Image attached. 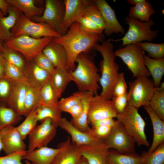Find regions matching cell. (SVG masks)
Returning <instances> with one entry per match:
<instances>
[{
    "label": "cell",
    "mask_w": 164,
    "mask_h": 164,
    "mask_svg": "<svg viewBox=\"0 0 164 164\" xmlns=\"http://www.w3.org/2000/svg\"><path fill=\"white\" fill-rule=\"evenodd\" d=\"M38 121L35 109L30 112L26 116L24 120L16 127L23 140L34 130Z\"/></svg>",
    "instance_id": "d590c367"
},
{
    "label": "cell",
    "mask_w": 164,
    "mask_h": 164,
    "mask_svg": "<svg viewBox=\"0 0 164 164\" xmlns=\"http://www.w3.org/2000/svg\"><path fill=\"white\" fill-rule=\"evenodd\" d=\"M23 72L30 85L40 89L50 79L51 74L38 66L33 59L26 62Z\"/></svg>",
    "instance_id": "ffe728a7"
},
{
    "label": "cell",
    "mask_w": 164,
    "mask_h": 164,
    "mask_svg": "<svg viewBox=\"0 0 164 164\" xmlns=\"http://www.w3.org/2000/svg\"><path fill=\"white\" fill-rule=\"evenodd\" d=\"M2 52L6 62L17 67L23 71L27 61L20 53L4 45Z\"/></svg>",
    "instance_id": "8d00e7d4"
},
{
    "label": "cell",
    "mask_w": 164,
    "mask_h": 164,
    "mask_svg": "<svg viewBox=\"0 0 164 164\" xmlns=\"http://www.w3.org/2000/svg\"><path fill=\"white\" fill-rule=\"evenodd\" d=\"M83 92H76L71 95L63 98L59 101V104L62 111L68 112L73 106L82 101Z\"/></svg>",
    "instance_id": "60d3db41"
},
{
    "label": "cell",
    "mask_w": 164,
    "mask_h": 164,
    "mask_svg": "<svg viewBox=\"0 0 164 164\" xmlns=\"http://www.w3.org/2000/svg\"><path fill=\"white\" fill-rule=\"evenodd\" d=\"M4 46V43L0 38V52H2Z\"/></svg>",
    "instance_id": "94428289"
},
{
    "label": "cell",
    "mask_w": 164,
    "mask_h": 164,
    "mask_svg": "<svg viewBox=\"0 0 164 164\" xmlns=\"http://www.w3.org/2000/svg\"><path fill=\"white\" fill-rule=\"evenodd\" d=\"M146 164H164V142L159 145L152 152H145Z\"/></svg>",
    "instance_id": "7bdbcfd3"
},
{
    "label": "cell",
    "mask_w": 164,
    "mask_h": 164,
    "mask_svg": "<svg viewBox=\"0 0 164 164\" xmlns=\"http://www.w3.org/2000/svg\"><path fill=\"white\" fill-rule=\"evenodd\" d=\"M117 114L111 100L100 95H94L91 99L87 116L88 124L103 118H116Z\"/></svg>",
    "instance_id": "4fadbf2b"
},
{
    "label": "cell",
    "mask_w": 164,
    "mask_h": 164,
    "mask_svg": "<svg viewBox=\"0 0 164 164\" xmlns=\"http://www.w3.org/2000/svg\"><path fill=\"white\" fill-rule=\"evenodd\" d=\"M103 35L92 34L85 32L80 23L73 22L63 35L53 38L55 42L62 45L67 55V68L71 72L76 68L75 60L82 53H88L99 41H103Z\"/></svg>",
    "instance_id": "6da1fadb"
},
{
    "label": "cell",
    "mask_w": 164,
    "mask_h": 164,
    "mask_svg": "<svg viewBox=\"0 0 164 164\" xmlns=\"http://www.w3.org/2000/svg\"><path fill=\"white\" fill-rule=\"evenodd\" d=\"M22 119V116L6 105L0 104V130L14 126Z\"/></svg>",
    "instance_id": "836d02e7"
},
{
    "label": "cell",
    "mask_w": 164,
    "mask_h": 164,
    "mask_svg": "<svg viewBox=\"0 0 164 164\" xmlns=\"http://www.w3.org/2000/svg\"><path fill=\"white\" fill-rule=\"evenodd\" d=\"M28 83L14 81L12 91L6 106L21 116H25L24 103Z\"/></svg>",
    "instance_id": "44dd1931"
},
{
    "label": "cell",
    "mask_w": 164,
    "mask_h": 164,
    "mask_svg": "<svg viewBox=\"0 0 164 164\" xmlns=\"http://www.w3.org/2000/svg\"><path fill=\"white\" fill-rule=\"evenodd\" d=\"M13 81L5 76L0 79V104L6 105L12 91Z\"/></svg>",
    "instance_id": "b9f144b4"
},
{
    "label": "cell",
    "mask_w": 164,
    "mask_h": 164,
    "mask_svg": "<svg viewBox=\"0 0 164 164\" xmlns=\"http://www.w3.org/2000/svg\"><path fill=\"white\" fill-rule=\"evenodd\" d=\"M75 63L77 66L71 75L72 81L76 84L79 91H90L94 95H98V91L100 88L98 83L101 75L93 58L88 53H82L77 57Z\"/></svg>",
    "instance_id": "3957f363"
},
{
    "label": "cell",
    "mask_w": 164,
    "mask_h": 164,
    "mask_svg": "<svg viewBox=\"0 0 164 164\" xmlns=\"http://www.w3.org/2000/svg\"><path fill=\"white\" fill-rule=\"evenodd\" d=\"M85 32L92 34H101L103 31L96 24L89 19L81 16L77 20Z\"/></svg>",
    "instance_id": "bcb514c9"
},
{
    "label": "cell",
    "mask_w": 164,
    "mask_h": 164,
    "mask_svg": "<svg viewBox=\"0 0 164 164\" xmlns=\"http://www.w3.org/2000/svg\"><path fill=\"white\" fill-rule=\"evenodd\" d=\"M143 107L150 117L153 130L152 143L146 152L147 154H149L164 142V121L153 112L149 105L144 106Z\"/></svg>",
    "instance_id": "d4e9b609"
},
{
    "label": "cell",
    "mask_w": 164,
    "mask_h": 164,
    "mask_svg": "<svg viewBox=\"0 0 164 164\" xmlns=\"http://www.w3.org/2000/svg\"><path fill=\"white\" fill-rule=\"evenodd\" d=\"M77 146L81 155L88 164H108L107 156L109 149L104 140L100 139L87 145Z\"/></svg>",
    "instance_id": "5bb4252c"
},
{
    "label": "cell",
    "mask_w": 164,
    "mask_h": 164,
    "mask_svg": "<svg viewBox=\"0 0 164 164\" xmlns=\"http://www.w3.org/2000/svg\"><path fill=\"white\" fill-rule=\"evenodd\" d=\"M42 104L53 105L59 104L58 98L52 84L50 80L40 89Z\"/></svg>",
    "instance_id": "ab89813d"
},
{
    "label": "cell",
    "mask_w": 164,
    "mask_h": 164,
    "mask_svg": "<svg viewBox=\"0 0 164 164\" xmlns=\"http://www.w3.org/2000/svg\"><path fill=\"white\" fill-rule=\"evenodd\" d=\"M155 12L151 4L146 0L130 8L129 16L141 22H147Z\"/></svg>",
    "instance_id": "1f68e13d"
},
{
    "label": "cell",
    "mask_w": 164,
    "mask_h": 164,
    "mask_svg": "<svg viewBox=\"0 0 164 164\" xmlns=\"http://www.w3.org/2000/svg\"><path fill=\"white\" fill-rule=\"evenodd\" d=\"M94 95L91 92H83L82 101L84 106L83 111L77 118H72L71 122L80 130L89 134L95 135L91 128L88 125L87 116L89 103L91 98Z\"/></svg>",
    "instance_id": "83f0119b"
},
{
    "label": "cell",
    "mask_w": 164,
    "mask_h": 164,
    "mask_svg": "<svg viewBox=\"0 0 164 164\" xmlns=\"http://www.w3.org/2000/svg\"><path fill=\"white\" fill-rule=\"evenodd\" d=\"M58 147L60 149L54 157L51 164H77L81 156L78 146L68 136Z\"/></svg>",
    "instance_id": "2e32d148"
},
{
    "label": "cell",
    "mask_w": 164,
    "mask_h": 164,
    "mask_svg": "<svg viewBox=\"0 0 164 164\" xmlns=\"http://www.w3.org/2000/svg\"><path fill=\"white\" fill-rule=\"evenodd\" d=\"M44 9L41 16H35L31 20L36 22H43L50 26L61 36L64 33L61 28L65 11L64 0H46Z\"/></svg>",
    "instance_id": "30bf717a"
},
{
    "label": "cell",
    "mask_w": 164,
    "mask_h": 164,
    "mask_svg": "<svg viewBox=\"0 0 164 164\" xmlns=\"http://www.w3.org/2000/svg\"><path fill=\"white\" fill-rule=\"evenodd\" d=\"M6 61L2 52H0V79L5 76V65Z\"/></svg>",
    "instance_id": "db71d44e"
},
{
    "label": "cell",
    "mask_w": 164,
    "mask_h": 164,
    "mask_svg": "<svg viewBox=\"0 0 164 164\" xmlns=\"http://www.w3.org/2000/svg\"><path fill=\"white\" fill-rule=\"evenodd\" d=\"M9 5L5 0H0V9L4 15H5L7 14V10Z\"/></svg>",
    "instance_id": "11a10c76"
},
{
    "label": "cell",
    "mask_w": 164,
    "mask_h": 164,
    "mask_svg": "<svg viewBox=\"0 0 164 164\" xmlns=\"http://www.w3.org/2000/svg\"><path fill=\"white\" fill-rule=\"evenodd\" d=\"M5 0L8 4L17 7L26 17L30 19L34 17L41 16L44 10V7H38L36 5V0Z\"/></svg>",
    "instance_id": "f546056e"
},
{
    "label": "cell",
    "mask_w": 164,
    "mask_h": 164,
    "mask_svg": "<svg viewBox=\"0 0 164 164\" xmlns=\"http://www.w3.org/2000/svg\"><path fill=\"white\" fill-rule=\"evenodd\" d=\"M84 109V106L82 100L81 102L72 107L69 111L68 113L71 115L72 117V118L75 119L81 115Z\"/></svg>",
    "instance_id": "f5cc1de1"
},
{
    "label": "cell",
    "mask_w": 164,
    "mask_h": 164,
    "mask_svg": "<svg viewBox=\"0 0 164 164\" xmlns=\"http://www.w3.org/2000/svg\"><path fill=\"white\" fill-rule=\"evenodd\" d=\"M22 13L15 6L9 4L5 16L0 9V38L5 43L12 38L11 29L16 24Z\"/></svg>",
    "instance_id": "d6986e66"
},
{
    "label": "cell",
    "mask_w": 164,
    "mask_h": 164,
    "mask_svg": "<svg viewBox=\"0 0 164 164\" xmlns=\"http://www.w3.org/2000/svg\"><path fill=\"white\" fill-rule=\"evenodd\" d=\"M143 60L146 67L152 77L155 87L158 88L164 74V58L154 59L144 54Z\"/></svg>",
    "instance_id": "f1b7e54d"
},
{
    "label": "cell",
    "mask_w": 164,
    "mask_h": 164,
    "mask_svg": "<svg viewBox=\"0 0 164 164\" xmlns=\"http://www.w3.org/2000/svg\"><path fill=\"white\" fill-rule=\"evenodd\" d=\"M111 99L117 114L123 113L128 104L127 93L122 96L113 97Z\"/></svg>",
    "instance_id": "681fc988"
},
{
    "label": "cell",
    "mask_w": 164,
    "mask_h": 164,
    "mask_svg": "<svg viewBox=\"0 0 164 164\" xmlns=\"http://www.w3.org/2000/svg\"><path fill=\"white\" fill-rule=\"evenodd\" d=\"M104 141L109 149H113L123 153H135V140L127 132L123 124L118 120Z\"/></svg>",
    "instance_id": "8fae6325"
},
{
    "label": "cell",
    "mask_w": 164,
    "mask_h": 164,
    "mask_svg": "<svg viewBox=\"0 0 164 164\" xmlns=\"http://www.w3.org/2000/svg\"><path fill=\"white\" fill-rule=\"evenodd\" d=\"M43 53L49 59L56 68L66 67L67 55L64 47L53 40L42 50Z\"/></svg>",
    "instance_id": "603a6c76"
},
{
    "label": "cell",
    "mask_w": 164,
    "mask_h": 164,
    "mask_svg": "<svg viewBox=\"0 0 164 164\" xmlns=\"http://www.w3.org/2000/svg\"><path fill=\"white\" fill-rule=\"evenodd\" d=\"M11 32L12 38L22 35L36 39L44 37L55 38L61 36L48 25L34 22L26 17L22 13Z\"/></svg>",
    "instance_id": "52a82bcc"
},
{
    "label": "cell",
    "mask_w": 164,
    "mask_h": 164,
    "mask_svg": "<svg viewBox=\"0 0 164 164\" xmlns=\"http://www.w3.org/2000/svg\"><path fill=\"white\" fill-rule=\"evenodd\" d=\"M59 126L70 135L73 142L78 146L87 145L100 139L80 130L65 118H62Z\"/></svg>",
    "instance_id": "7402d4cb"
},
{
    "label": "cell",
    "mask_w": 164,
    "mask_h": 164,
    "mask_svg": "<svg viewBox=\"0 0 164 164\" xmlns=\"http://www.w3.org/2000/svg\"><path fill=\"white\" fill-rule=\"evenodd\" d=\"M93 49L101 55L103 59L100 63L101 75L99 83L102 87L100 95L111 100L113 97V90L119 75V66L115 61L114 46L109 40L97 43Z\"/></svg>",
    "instance_id": "7a4b0ae2"
},
{
    "label": "cell",
    "mask_w": 164,
    "mask_h": 164,
    "mask_svg": "<svg viewBox=\"0 0 164 164\" xmlns=\"http://www.w3.org/2000/svg\"><path fill=\"white\" fill-rule=\"evenodd\" d=\"M98 7L105 23L104 30L107 36L113 33L124 34L125 31L118 20L114 11L105 0H94Z\"/></svg>",
    "instance_id": "9a60e30c"
},
{
    "label": "cell",
    "mask_w": 164,
    "mask_h": 164,
    "mask_svg": "<svg viewBox=\"0 0 164 164\" xmlns=\"http://www.w3.org/2000/svg\"><path fill=\"white\" fill-rule=\"evenodd\" d=\"M116 121L113 118H108L95 121L92 122L91 125L92 126V128L103 126L112 127L115 124Z\"/></svg>",
    "instance_id": "816d5d0a"
},
{
    "label": "cell",
    "mask_w": 164,
    "mask_h": 164,
    "mask_svg": "<svg viewBox=\"0 0 164 164\" xmlns=\"http://www.w3.org/2000/svg\"><path fill=\"white\" fill-rule=\"evenodd\" d=\"M81 16L89 19L104 31V22L101 12L94 0H89Z\"/></svg>",
    "instance_id": "e575fe53"
},
{
    "label": "cell",
    "mask_w": 164,
    "mask_h": 164,
    "mask_svg": "<svg viewBox=\"0 0 164 164\" xmlns=\"http://www.w3.org/2000/svg\"><path fill=\"white\" fill-rule=\"evenodd\" d=\"M157 90L160 91H164V83L161 82L159 87L157 88H155Z\"/></svg>",
    "instance_id": "91938a15"
},
{
    "label": "cell",
    "mask_w": 164,
    "mask_h": 164,
    "mask_svg": "<svg viewBox=\"0 0 164 164\" xmlns=\"http://www.w3.org/2000/svg\"><path fill=\"white\" fill-rule=\"evenodd\" d=\"M71 72L66 67L56 68L51 74L50 81L58 99L72 81Z\"/></svg>",
    "instance_id": "4316f807"
},
{
    "label": "cell",
    "mask_w": 164,
    "mask_h": 164,
    "mask_svg": "<svg viewBox=\"0 0 164 164\" xmlns=\"http://www.w3.org/2000/svg\"><path fill=\"white\" fill-rule=\"evenodd\" d=\"M53 38L50 37H44L36 39L22 35L12 38L4 43V45L20 53L26 61H28L32 60L37 54L42 52Z\"/></svg>",
    "instance_id": "9c48e42d"
},
{
    "label": "cell",
    "mask_w": 164,
    "mask_h": 164,
    "mask_svg": "<svg viewBox=\"0 0 164 164\" xmlns=\"http://www.w3.org/2000/svg\"><path fill=\"white\" fill-rule=\"evenodd\" d=\"M77 164H88L85 159L81 156Z\"/></svg>",
    "instance_id": "680465c9"
},
{
    "label": "cell",
    "mask_w": 164,
    "mask_h": 164,
    "mask_svg": "<svg viewBox=\"0 0 164 164\" xmlns=\"http://www.w3.org/2000/svg\"><path fill=\"white\" fill-rule=\"evenodd\" d=\"M5 76L13 81L27 82L21 69L6 62L5 65Z\"/></svg>",
    "instance_id": "ee69618b"
},
{
    "label": "cell",
    "mask_w": 164,
    "mask_h": 164,
    "mask_svg": "<svg viewBox=\"0 0 164 164\" xmlns=\"http://www.w3.org/2000/svg\"><path fill=\"white\" fill-rule=\"evenodd\" d=\"M145 164H146V163H145Z\"/></svg>",
    "instance_id": "6125c7cd"
},
{
    "label": "cell",
    "mask_w": 164,
    "mask_h": 164,
    "mask_svg": "<svg viewBox=\"0 0 164 164\" xmlns=\"http://www.w3.org/2000/svg\"><path fill=\"white\" fill-rule=\"evenodd\" d=\"M2 141V150L6 155L26 151V145L24 140L14 126H11L4 129Z\"/></svg>",
    "instance_id": "ac0fdd59"
},
{
    "label": "cell",
    "mask_w": 164,
    "mask_h": 164,
    "mask_svg": "<svg viewBox=\"0 0 164 164\" xmlns=\"http://www.w3.org/2000/svg\"><path fill=\"white\" fill-rule=\"evenodd\" d=\"M129 85L128 104L138 109L149 105L155 89L152 79L148 77H140L129 82Z\"/></svg>",
    "instance_id": "ba28073f"
},
{
    "label": "cell",
    "mask_w": 164,
    "mask_h": 164,
    "mask_svg": "<svg viewBox=\"0 0 164 164\" xmlns=\"http://www.w3.org/2000/svg\"><path fill=\"white\" fill-rule=\"evenodd\" d=\"M4 129L0 130V153L3 149L2 139Z\"/></svg>",
    "instance_id": "6f0895ef"
},
{
    "label": "cell",
    "mask_w": 164,
    "mask_h": 164,
    "mask_svg": "<svg viewBox=\"0 0 164 164\" xmlns=\"http://www.w3.org/2000/svg\"><path fill=\"white\" fill-rule=\"evenodd\" d=\"M32 59L38 66L50 74L55 70V67L52 62L42 52L37 54Z\"/></svg>",
    "instance_id": "f6af8a7d"
},
{
    "label": "cell",
    "mask_w": 164,
    "mask_h": 164,
    "mask_svg": "<svg viewBox=\"0 0 164 164\" xmlns=\"http://www.w3.org/2000/svg\"><path fill=\"white\" fill-rule=\"evenodd\" d=\"M60 148H53L43 146L30 152L27 151L23 159L31 162V164H51Z\"/></svg>",
    "instance_id": "cb8c5ba5"
},
{
    "label": "cell",
    "mask_w": 164,
    "mask_h": 164,
    "mask_svg": "<svg viewBox=\"0 0 164 164\" xmlns=\"http://www.w3.org/2000/svg\"><path fill=\"white\" fill-rule=\"evenodd\" d=\"M127 85L123 73H120L118 78L113 90V97L123 95L127 93Z\"/></svg>",
    "instance_id": "c3c4849f"
},
{
    "label": "cell",
    "mask_w": 164,
    "mask_h": 164,
    "mask_svg": "<svg viewBox=\"0 0 164 164\" xmlns=\"http://www.w3.org/2000/svg\"><path fill=\"white\" fill-rule=\"evenodd\" d=\"M112 127L103 126L91 128L97 138L104 141L110 134Z\"/></svg>",
    "instance_id": "f907efd6"
},
{
    "label": "cell",
    "mask_w": 164,
    "mask_h": 164,
    "mask_svg": "<svg viewBox=\"0 0 164 164\" xmlns=\"http://www.w3.org/2000/svg\"><path fill=\"white\" fill-rule=\"evenodd\" d=\"M138 109L128 104L124 112L118 114L116 118L123 124L127 132L138 146L149 147L150 144L145 132V122Z\"/></svg>",
    "instance_id": "5b68a950"
},
{
    "label": "cell",
    "mask_w": 164,
    "mask_h": 164,
    "mask_svg": "<svg viewBox=\"0 0 164 164\" xmlns=\"http://www.w3.org/2000/svg\"><path fill=\"white\" fill-rule=\"evenodd\" d=\"M125 23L128 26V28L124 36L116 40H108L115 42L122 41V43L121 47L145 41H151L158 36L159 30L151 29L152 27L155 25L152 19L147 22H141L127 16L125 18Z\"/></svg>",
    "instance_id": "277c9868"
},
{
    "label": "cell",
    "mask_w": 164,
    "mask_h": 164,
    "mask_svg": "<svg viewBox=\"0 0 164 164\" xmlns=\"http://www.w3.org/2000/svg\"><path fill=\"white\" fill-rule=\"evenodd\" d=\"M146 158L145 152L139 155L136 153H123L110 150L107 156L108 164H145Z\"/></svg>",
    "instance_id": "484cf974"
},
{
    "label": "cell",
    "mask_w": 164,
    "mask_h": 164,
    "mask_svg": "<svg viewBox=\"0 0 164 164\" xmlns=\"http://www.w3.org/2000/svg\"><path fill=\"white\" fill-rule=\"evenodd\" d=\"M145 0H127L128 3L133 6L144 2Z\"/></svg>",
    "instance_id": "9f6ffc18"
},
{
    "label": "cell",
    "mask_w": 164,
    "mask_h": 164,
    "mask_svg": "<svg viewBox=\"0 0 164 164\" xmlns=\"http://www.w3.org/2000/svg\"><path fill=\"white\" fill-rule=\"evenodd\" d=\"M149 105L153 112L164 121V91H159L155 88Z\"/></svg>",
    "instance_id": "74e56055"
},
{
    "label": "cell",
    "mask_w": 164,
    "mask_h": 164,
    "mask_svg": "<svg viewBox=\"0 0 164 164\" xmlns=\"http://www.w3.org/2000/svg\"><path fill=\"white\" fill-rule=\"evenodd\" d=\"M41 104L40 89L32 86L28 83L24 103L25 116H26Z\"/></svg>",
    "instance_id": "d6a6232c"
},
{
    "label": "cell",
    "mask_w": 164,
    "mask_h": 164,
    "mask_svg": "<svg viewBox=\"0 0 164 164\" xmlns=\"http://www.w3.org/2000/svg\"><path fill=\"white\" fill-rule=\"evenodd\" d=\"M40 122L29 135L28 152L46 146L56 135L57 127L50 119L46 118Z\"/></svg>",
    "instance_id": "7c38bea8"
},
{
    "label": "cell",
    "mask_w": 164,
    "mask_h": 164,
    "mask_svg": "<svg viewBox=\"0 0 164 164\" xmlns=\"http://www.w3.org/2000/svg\"><path fill=\"white\" fill-rule=\"evenodd\" d=\"M64 1L65 11L61 26L65 34L72 24L82 15L89 0H64Z\"/></svg>",
    "instance_id": "e0dca14e"
},
{
    "label": "cell",
    "mask_w": 164,
    "mask_h": 164,
    "mask_svg": "<svg viewBox=\"0 0 164 164\" xmlns=\"http://www.w3.org/2000/svg\"><path fill=\"white\" fill-rule=\"evenodd\" d=\"M114 53L122 60L134 77L150 75L144 63V51L137 43L120 47Z\"/></svg>",
    "instance_id": "8992f818"
},
{
    "label": "cell",
    "mask_w": 164,
    "mask_h": 164,
    "mask_svg": "<svg viewBox=\"0 0 164 164\" xmlns=\"http://www.w3.org/2000/svg\"><path fill=\"white\" fill-rule=\"evenodd\" d=\"M26 152H18L0 157V164H31L29 163H23L22 161Z\"/></svg>",
    "instance_id": "7dc6e473"
},
{
    "label": "cell",
    "mask_w": 164,
    "mask_h": 164,
    "mask_svg": "<svg viewBox=\"0 0 164 164\" xmlns=\"http://www.w3.org/2000/svg\"><path fill=\"white\" fill-rule=\"evenodd\" d=\"M137 44L144 51L147 52L148 56L150 58L154 59L164 58V43H156L146 42Z\"/></svg>",
    "instance_id": "f35d334b"
},
{
    "label": "cell",
    "mask_w": 164,
    "mask_h": 164,
    "mask_svg": "<svg viewBox=\"0 0 164 164\" xmlns=\"http://www.w3.org/2000/svg\"><path fill=\"white\" fill-rule=\"evenodd\" d=\"M36 111L38 121L49 118L56 126L57 127L59 126L62 118V112L59 104L53 105L42 104L38 106Z\"/></svg>",
    "instance_id": "4dcf8cb0"
}]
</instances>
